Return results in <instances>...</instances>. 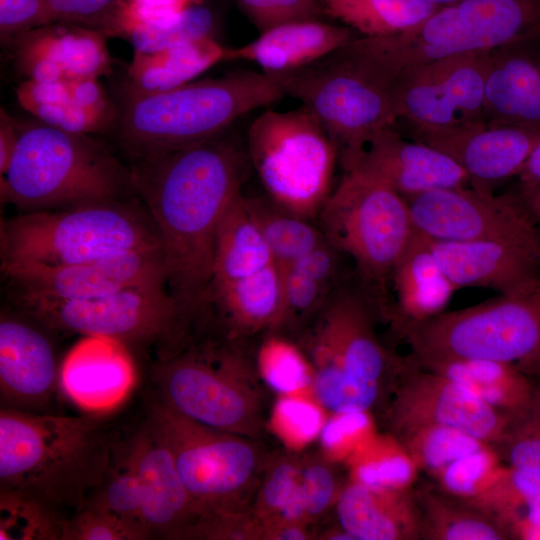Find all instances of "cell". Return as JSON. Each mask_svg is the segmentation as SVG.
I'll return each instance as SVG.
<instances>
[{"label": "cell", "mask_w": 540, "mask_h": 540, "mask_svg": "<svg viewBox=\"0 0 540 540\" xmlns=\"http://www.w3.org/2000/svg\"><path fill=\"white\" fill-rule=\"evenodd\" d=\"M228 49L215 37H206L153 53L134 51L128 67L126 94H156L187 84L217 63L226 61Z\"/></svg>", "instance_id": "32"}, {"label": "cell", "mask_w": 540, "mask_h": 540, "mask_svg": "<svg viewBox=\"0 0 540 540\" xmlns=\"http://www.w3.org/2000/svg\"><path fill=\"white\" fill-rule=\"evenodd\" d=\"M260 538L275 540H305L309 538V534L307 533L304 524L281 523L262 529Z\"/></svg>", "instance_id": "56"}, {"label": "cell", "mask_w": 540, "mask_h": 540, "mask_svg": "<svg viewBox=\"0 0 540 540\" xmlns=\"http://www.w3.org/2000/svg\"><path fill=\"white\" fill-rule=\"evenodd\" d=\"M424 540H509V532L465 499L431 483L415 486Z\"/></svg>", "instance_id": "35"}, {"label": "cell", "mask_w": 540, "mask_h": 540, "mask_svg": "<svg viewBox=\"0 0 540 540\" xmlns=\"http://www.w3.org/2000/svg\"><path fill=\"white\" fill-rule=\"evenodd\" d=\"M540 230V184L520 185L515 190Z\"/></svg>", "instance_id": "57"}, {"label": "cell", "mask_w": 540, "mask_h": 540, "mask_svg": "<svg viewBox=\"0 0 540 540\" xmlns=\"http://www.w3.org/2000/svg\"><path fill=\"white\" fill-rule=\"evenodd\" d=\"M230 334L252 335L279 331L285 304L282 271L273 264L244 279L210 290Z\"/></svg>", "instance_id": "30"}, {"label": "cell", "mask_w": 540, "mask_h": 540, "mask_svg": "<svg viewBox=\"0 0 540 540\" xmlns=\"http://www.w3.org/2000/svg\"><path fill=\"white\" fill-rule=\"evenodd\" d=\"M11 294L25 316L53 330L111 338L130 351L163 344L169 356L181 349L179 342L187 320L164 283L129 287L88 299Z\"/></svg>", "instance_id": "14"}, {"label": "cell", "mask_w": 540, "mask_h": 540, "mask_svg": "<svg viewBox=\"0 0 540 540\" xmlns=\"http://www.w3.org/2000/svg\"><path fill=\"white\" fill-rule=\"evenodd\" d=\"M418 363L487 360L540 378V284L499 294L460 310L444 311L401 335Z\"/></svg>", "instance_id": "9"}, {"label": "cell", "mask_w": 540, "mask_h": 540, "mask_svg": "<svg viewBox=\"0 0 540 540\" xmlns=\"http://www.w3.org/2000/svg\"><path fill=\"white\" fill-rule=\"evenodd\" d=\"M56 22L73 23L102 32L105 36H122L125 0H47Z\"/></svg>", "instance_id": "47"}, {"label": "cell", "mask_w": 540, "mask_h": 540, "mask_svg": "<svg viewBox=\"0 0 540 540\" xmlns=\"http://www.w3.org/2000/svg\"><path fill=\"white\" fill-rule=\"evenodd\" d=\"M62 540H141V538L113 515L85 504L64 520Z\"/></svg>", "instance_id": "48"}, {"label": "cell", "mask_w": 540, "mask_h": 540, "mask_svg": "<svg viewBox=\"0 0 540 540\" xmlns=\"http://www.w3.org/2000/svg\"><path fill=\"white\" fill-rule=\"evenodd\" d=\"M392 437L417 470L432 480L465 457L491 446L464 431L442 425L419 426Z\"/></svg>", "instance_id": "38"}, {"label": "cell", "mask_w": 540, "mask_h": 540, "mask_svg": "<svg viewBox=\"0 0 540 540\" xmlns=\"http://www.w3.org/2000/svg\"><path fill=\"white\" fill-rule=\"evenodd\" d=\"M416 363L458 382L511 419L524 412L540 392V382L537 379L505 363L487 360Z\"/></svg>", "instance_id": "31"}, {"label": "cell", "mask_w": 540, "mask_h": 540, "mask_svg": "<svg viewBox=\"0 0 540 540\" xmlns=\"http://www.w3.org/2000/svg\"><path fill=\"white\" fill-rule=\"evenodd\" d=\"M246 208L280 268L286 267L328 241L319 227L292 214L268 197L247 198Z\"/></svg>", "instance_id": "37"}, {"label": "cell", "mask_w": 540, "mask_h": 540, "mask_svg": "<svg viewBox=\"0 0 540 540\" xmlns=\"http://www.w3.org/2000/svg\"><path fill=\"white\" fill-rule=\"evenodd\" d=\"M86 504L113 515L133 529L141 540L149 539L142 517L140 481L128 446L124 450L118 446L106 479Z\"/></svg>", "instance_id": "41"}, {"label": "cell", "mask_w": 540, "mask_h": 540, "mask_svg": "<svg viewBox=\"0 0 540 540\" xmlns=\"http://www.w3.org/2000/svg\"><path fill=\"white\" fill-rule=\"evenodd\" d=\"M383 410L392 436L419 426L442 425L492 447L502 439L511 420L458 382L420 367L410 355L404 357Z\"/></svg>", "instance_id": "17"}, {"label": "cell", "mask_w": 540, "mask_h": 540, "mask_svg": "<svg viewBox=\"0 0 540 540\" xmlns=\"http://www.w3.org/2000/svg\"><path fill=\"white\" fill-rule=\"evenodd\" d=\"M538 381L540 382V378L538 379Z\"/></svg>", "instance_id": "61"}, {"label": "cell", "mask_w": 540, "mask_h": 540, "mask_svg": "<svg viewBox=\"0 0 540 540\" xmlns=\"http://www.w3.org/2000/svg\"><path fill=\"white\" fill-rule=\"evenodd\" d=\"M484 120L540 130V36L492 52Z\"/></svg>", "instance_id": "26"}, {"label": "cell", "mask_w": 540, "mask_h": 540, "mask_svg": "<svg viewBox=\"0 0 540 540\" xmlns=\"http://www.w3.org/2000/svg\"><path fill=\"white\" fill-rule=\"evenodd\" d=\"M127 1H128V0H125V2H127ZM200 1H202V0H200Z\"/></svg>", "instance_id": "60"}, {"label": "cell", "mask_w": 540, "mask_h": 540, "mask_svg": "<svg viewBox=\"0 0 540 540\" xmlns=\"http://www.w3.org/2000/svg\"><path fill=\"white\" fill-rule=\"evenodd\" d=\"M511 535L540 539V473L501 465L469 499Z\"/></svg>", "instance_id": "33"}, {"label": "cell", "mask_w": 540, "mask_h": 540, "mask_svg": "<svg viewBox=\"0 0 540 540\" xmlns=\"http://www.w3.org/2000/svg\"><path fill=\"white\" fill-rule=\"evenodd\" d=\"M355 169L388 185L404 198L470 185L467 173L441 151L409 141L388 126L377 131L344 171Z\"/></svg>", "instance_id": "22"}, {"label": "cell", "mask_w": 540, "mask_h": 540, "mask_svg": "<svg viewBox=\"0 0 540 540\" xmlns=\"http://www.w3.org/2000/svg\"><path fill=\"white\" fill-rule=\"evenodd\" d=\"M344 254L329 241L314 248L289 266H293L331 290L343 282ZM287 267V266H286Z\"/></svg>", "instance_id": "52"}, {"label": "cell", "mask_w": 540, "mask_h": 540, "mask_svg": "<svg viewBox=\"0 0 540 540\" xmlns=\"http://www.w3.org/2000/svg\"><path fill=\"white\" fill-rule=\"evenodd\" d=\"M540 36V0H462L440 7L413 28L370 37L390 75L439 58L493 52Z\"/></svg>", "instance_id": "12"}, {"label": "cell", "mask_w": 540, "mask_h": 540, "mask_svg": "<svg viewBox=\"0 0 540 540\" xmlns=\"http://www.w3.org/2000/svg\"><path fill=\"white\" fill-rule=\"evenodd\" d=\"M65 519L30 495L0 490L1 540H62Z\"/></svg>", "instance_id": "42"}, {"label": "cell", "mask_w": 540, "mask_h": 540, "mask_svg": "<svg viewBox=\"0 0 540 540\" xmlns=\"http://www.w3.org/2000/svg\"><path fill=\"white\" fill-rule=\"evenodd\" d=\"M324 15L365 37L403 33L439 7L427 0H321Z\"/></svg>", "instance_id": "36"}, {"label": "cell", "mask_w": 540, "mask_h": 540, "mask_svg": "<svg viewBox=\"0 0 540 540\" xmlns=\"http://www.w3.org/2000/svg\"><path fill=\"white\" fill-rule=\"evenodd\" d=\"M162 248L148 212L115 200L30 211L1 224V264L69 265Z\"/></svg>", "instance_id": "8"}, {"label": "cell", "mask_w": 540, "mask_h": 540, "mask_svg": "<svg viewBox=\"0 0 540 540\" xmlns=\"http://www.w3.org/2000/svg\"><path fill=\"white\" fill-rule=\"evenodd\" d=\"M17 99L27 111L42 105L64 104L73 100L69 80L39 82L27 79L17 89Z\"/></svg>", "instance_id": "54"}, {"label": "cell", "mask_w": 540, "mask_h": 540, "mask_svg": "<svg viewBox=\"0 0 540 540\" xmlns=\"http://www.w3.org/2000/svg\"><path fill=\"white\" fill-rule=\"evenodd\" d=\"M412 134L416 141L456 162L467 173L470 185L484 189H489V184L517 178L540 143V130L486 120Z\"/></svg>", "instance_id": "19"}, {"label": "cell", "mask_w": 540, "mask_h": 540, "mask_svg": "<svg viewBox=\"0 0 540 540\" xmlns=\"http://www.w3.org/2000/svg\"><path fill=\"white\" fill-rule=\"evenodd\" d=\"M493 449L505 465L540 473V392L524 412L510 420Z\"/></svg>", "instance_id": "45"}, {"label": "cell", "mask_w": 540, "mask_h": 540, "mask_svg": "<svg viewBox=\"0 0 540 540\" xmlns=\"http://www.w3.org/2000/svg\"><path fill=\"white\" fill-rule=\"evenodd\" d=\"M1 270L12 292L50 299H88L129 287L167 284L162 248L69 265L1 264Z\"/></svg>", "instance_id": "18"}, {"label": "cell", "mask_w": 540, "mask_h": 540, "mask_svg": "<svg viewBox=\"0 0 540 540\" xmlns=\"http://www.w3.org/2000/svg\"><path fill=\"white\" fill-rule=\"evenodd\" d=\"M125 176L99 142L41 122L19 127L0 193L2 201L25 210L63 209L115 200Z\"/></svg>", "instance_id": "7"}, {"label": "cell", "mask_w": 540, "mask_h": 540, "mask_svg": "<svg viewBox=\"0 0 540 540\" xmlns=\"http://www.w3.org/2000/svg\"><path fill=\"white\" fill-rule=\"evenodd\" d=\"M491 55L456 54L399 72L392 85L397 121H404L414 132L484 120Z\"/></svg>", "instance_id": "15"}, {"label": "cell", "mask_w": 540, "mask_h": 540, "mask_svg": "<svg viewBox=\"0 0 540 540\" xmlns=\"http://www.w3.org/2000/svg\"><path fill=\"white\" fill-rule=\"evenodd\" d=\"M431 240L442 270L461 288L514 294L540 284V246L508 241Z\"/></svg>", "instance_id": "23"}, {"label": "cell", "mask_w": 540, "mask_h": 540, "mask_svg": "<svg viewBox=\"0 0 540 540\" xmlns=\"http://www.w3.org/2000/svg\"><path fill=\"white\" fill-rule=\"evenodd\" d=\"M381 320L360 287L343 283L297 333L312 370L315 398L336 415L385 407L404 357L381 344Z\"/></svg>", "instance_id": "3"}, {"label": "cell", "mask_w": 540, "mask_h": 540, "mask_svg": "<svg viewBox=\"0 0 540 540\" xmlns=\"http://www.w3.org/2000/svg\"><path fill=\"white\" fill-rule=\"evenodd\" d=\"M281 271L285 304L281 329L290 328L298 333L323 307L334 290L293 266L283 267Z\"/></svg>", "instance_id": "46"}, {"label": "cell", "mask_w": 540, "mask_h": 540, "mask_svg": "<svg viewBox=\"0 0 540 540\" xmlns=\"http://www.w3.org/2000/svg\"><path fill=\"white\" fill-rule=\"evenodd\" d=\"M301 491L308 521L323 514L339 495L332 469L319 461L302 462Z\"/></svg>", "instance_id": "51"}, {"label": "cell", "mask_w": 540, "mask_h": 540, "mask_svg": "<svg viewBox=\"0 0 540 540\" xmlns=\"http://www.w3.org/2000/svg\"><path fill=\"white\" fill-rule=\"evenodd\" d=\"M273 264L277 263L253 222L241 192L227 209L218 229L210 290L244 279Z\"/></svg>", "instance_id": "34"}, {"label": "cell", "mask_w": 540, "mask_h": 540, "mask_svg": "<svg viewBox=\"0 0 540 540\" xmlns=\"http://www.w3.org/2000/svg\"><path fill=\"white\" fill-rule=\"evenodd\" d=\"M414 485L374 488L351 481L335 502L340 529L353 540H422Z\"/></svg>", "instance_id": "28"}, {"label": "cell", "mask_w": 540, "mask_h": 540, "mask_svg": "<svg viewBox=\"0 0 540 540\" xmlns=\"http://www.w3.org/2000/svg\"><path fill=\"white\" fill-rule=\"evenodd\" d=\"M244 172L243 152L222 133L140 159L130 175L160 236L168 290L187 319L209 300L218 229Z\"/></svg>", "instance_id": "1"}, {"label": "cell", "mask_w": 540, "mask_h": 540, "mask_svg": "<svg viewBox=\"0 0 540 540\" xmlns=\"http://www.w3.org/2000/svg\"><path fill=\"white\" fill-rule=\"evenodd\" d=\"M284 97L275 76L251 70L156 94H127L121 137L140 159L148 158L225 133L242 116Z\"/></svg>", "instance_id": "4"}, {"label": "cell", "mask_w": 540, "mask_h": 540, "mask_svg": "<svg viewBox=\"0 0 540 540\" xmlns=\"http://www.w3.org/2000/svg\"><path fill=\"white\" fill-rule=\"evenodd\" d=\"M517 179L520 185L540 184V143L531 153Z\"/></svg>", "instance_id": "58"}, {"label": "cell", "mask_w": 540, "mask_h": 540, "mask_svg": "<svg viewBox=\"0 0 540 540\" xmlns=\"http://www.w3.org/2000/svg\"><path fill=\"white\" fill-rule=\"evenodd\" d=\"M141 488L142 517L150 538L191 539L200 518L172 453L147 419L128 445Z\"/></svg>", "instance_id": "20"}, {"label": "cell", "mask_w": 540, "mask_h": 540, "mask_svg": "<svg viewBox=\"0 0 540 540\" xmlns=\"http://www.w3.org/2000/svg\"><path fill=\"white\" fill-rule=\"evenodd\" d=\"M417 472L405 450L389 435L375 438L369 449L356 458L353 481L374 488H401L414 485Z\"/></svg>", "instance_id": "43"}, {"label": "cell", "mask_w": 540, "mask_h": 540, "mask_svg": "<svg viewBox=\"0 0 540 540\" xmlns=\"http://www.w3.org/2000/svg\"><path fill=\"white\" fill-rule=\"evenodd\" d=\"M301 465L296 457L278 458L260 484L253 517L259 530L281 524H306L308 518L301 491Z\"/></svg>", "instance_id": "39"}, {"label": "cell", "mask_w": 540, "mask_h": 540, "mask_svg": "<svg viewBox=\"0 0 540 540\" xmlns=\"http://www.w3.org/2000/svg\"><path fill=\"white\" fill-rule=\"evenodd\" d=\"M249 363L233 345L181 348L156 360L157 395L180 414L253 439L261 432V394Z\"/></svg>", "instance_id": "11"}, {"label": "cell", "mask_w": 540, "mask_h": 540, "mask_svg": "<svg viewBox=\"0 0 540 540\" xmlns=\"http://www.w3.org/2000/svg\"><path fill=\"white\" fill-rule=\"evenodd\" d=\"M117 449L99 418L1 407L0 490L74 514L106 479Z\"/></svg>", "instance_id": "2"}, {"label": "cell", "mask_w": 540, "mask_h": 540, "mask_svg": "<svg viewBox=\"0 0 540 540\" xmlns=\"http://www.w3.org/2000/svg\"><path fill=\"white\" fill-rule=\"evenodd\" d=\"M258 353L260 371L276 390L291 393L312 382L308 358L298 343L270 331Z\"/></svg>", "instance_id": "44"}, {"label": "cell", "mask_w": 540, "mask_h": 540, "mask_svg": "<svg viewBox=\"0 0 540 540\" xmlns=\"http://www.w3.org/2000/svg\"><path fill=\"white\" fill-rule=\"evenodd\" d=\"M213 12L202 3L190 5L167 18L140 23L127 37L136 52L153 53L188 44L206 37H215Z\"/></svg>", "instance_id": "40"}, {"label": "cell", "mask_w": 540, "mask_h": 540, "mask_svg": "<svg viewBox=\"0 0 540 540\" xmlns=\"http://www.w3.org/2000/svg\"><path fill=\"white\" fill-rule=\"evenodd\" d=\"M147 419L167 443L200 517L244 512V499L261 469V456L251 438L194 421L158 395L148 402Z\"/></svg>", "instance_id": "13"}, {"label": "cell", "mask_w": 540, "mask_h": 540, "mask_svg": "<svg viewBox=\"0 0 540 540\" xmlns=\"http://www.w3.org/2000/svg\"><path fill=\"white\" fill-rule=\"evenodd\" d=\"M247 152L267 197L311 220L330 196L338 148L317 116L304 105L266 109L250 124Z\"/></svg>", "instance_id": "10"}, {"label": "cell", "mask_w": 540, "mask_h": 540, "mask_svg": "<svg viewBox=\"0 0 540 540\" xmlns=\"http://www.w3.org/2000/svg\"><path fill=\"white\" fill-rule=\"evenodd\" d=\"M17 68L39 82L98 78L110 71L105 35L95 29L55 22L12 39Z\"/></svg>", "instance_id": "24"}, {"label": "cell", "mask_w": 540, "mask_h": 540, "mask_svg": "<svg viewBox=\"0 0 540 540\" xmlns=\"http://www.w3.org/2000/svg\"><path fill=\"white\" fill-rule=\"evenodd\" d=\"M136 378L131 351L107 337L85 336L60 366V387L79 407L103 412L119 405Z\"/></svg>", "instance_id": "25"}, {"label": "cell", "mask_w": 540, "mask_h": 540, "mask_svg": "<svg viewBox=\"0 0 540 540\" xmlns=\"http://www.w3.org/2000/svg\"><path fill=\"white\" fill-rule=\"evenodd\" d=\"M427 1L440 8V7L453 5L462 0H427Z\"/></svg>", "instance_id": "59"}, {"label": "cell", "mask_w": 540, "mask_h": 540, "mask_svg": "<svg viewBox=\"0 0 540 540\" xmlns=\"http://www.w3.org/2000/svg\"><path fill=\"white\" fill-rule=\"evenodd\" d=\"M354 32L320 19H303L271 27L254 40L229 48L226 61L256 64L261 72L279 76L306 67L353 40Z\"/></svg>", "instance_id": "27"}, {"label": "cell", "mask_w": 540, "mask_h": 540, "mask_svg": "<svg viewBox=\"0 0 540 540\" xmlns=\"http://www.w3.org/2000/svg\"><path fill=\"white\" fill-rule=\"evenodd\" d=\"M19 136V126L2 108L0 110V175L8 170Z\"/></svg>", "instance_id": "55"}, {"label": "cell", "mask_w": 540, "mask_h": 540, "mask_svg": "<svg viewBox=\"0 0 540 540\" xmlns=\"http://www.w3.org/2000/svg\"><path fill=\"white\" fill-rule=\"evenodd\" d=\"M280 427L296 441L313 437L319 430L320 416L317 409L298 399H283L276 408Z\"/></svg>", "instance_id": "53"}, {"label": "cell", "mask_w": 540, "mask_h": 540, "mask_svg": "<svg viewBox=\"0 0 540 540\" xmlns=\"http://www.w3.org/2000/svg\"><path fill=\"white\" fill-rule=\"evenodd\" d=\"M60 388L53 346L42 330L24 318L1 313V407L33 413L48 408Z\"/></svg>", "instance_id": "21"}, {"label": "cell", "mask_w": 540, "mask_h": 540, "mask_svg": "<svg viewBox=\"0 0 540 540\" xmlns=\"http://www.w3.org/2000/svg\"><path fill=\"white\" fill-rule=\"evenodd\" d=\"M317 217L326 239L354 262L358 286L380 319L390 322L393 271L415 230L406 199L361 171L346 170Z\"/></svg>", "instance_id": "5"}, {"label": "cell", "mask_w": 540, "mask_h": 540, "mask_svg": "<svg viewBox=\"0 0 540 540\" xmlns=\"http://www.w3.org/2000/svg\"><path fill=\"white\" fill-rule=\"evenodd\" d=\"M285 96L312 111L337 145L347 167L380 129L394 126V80L361 36L314 63L275 76Z\"/></svg>", "instance_id": "6"}, {"label": "cell", "mask_w": 540, "mask_h": 540, "mask_svg": "<svg viewBox=\"0 0 540 540\" xmlns=\"http://www.w3.org/2000/svg\"><path fill=\"white\" fill-rule=\"evenodd\" d=\"M416 230L437 241H508L540 246V230L517 193L472 185L405 198Z\"/></svg>", "instance_id": "16"}, {"label": "cell", "mask_w": 540, "mask_h": 540, "mask_svg": "<svg viewBox=\"0 0 540 540\" xmlns=\"http://www.w3.org/2000/svg\"><path fill=\"white\" fill-rule=\"evenodd\" d=\"M256 28L263 32L276 25L324 15L321 0H236Z\"/></svg>", "instance_id": "49"}, {"label": "cell", "mask_w": 540, "mask_h": 540, "mask_svg": "<svg viewBox=\"0 0 540 540\" xmlns=\"http://www.w3.org/2000/svg\"><path fill=\"white\" fill-rule=\"evenodd\" d=\"M55 22L47 0H0L2 41Z\"/></svg>", "instance_id": "50"}, {"label": "cell", "mask_w": 540, "mask_h": 540, "mask_svg": "<svg viewBox=\"0 0 540 540\" xmlns=\"http://www.w3.org/2000/svg\"><path fill=\"white\" fill-rule=\"evenodd\" d=\"M456 291L430 238L415 229L393 271L394 330L401 336L408 327L444 312Z\"/></svg>", "instance_id": "29"}]
</instances>
